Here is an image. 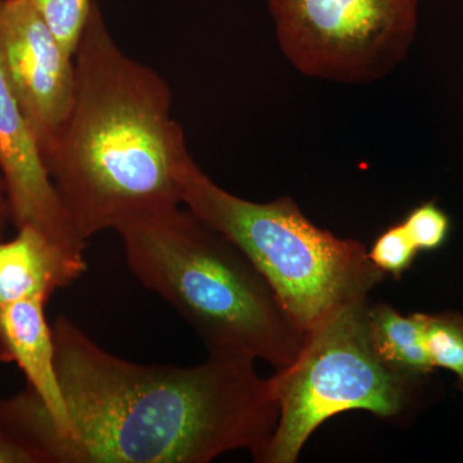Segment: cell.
I'll use <instances>...</instances> for the list:
<instances>
[{"mask_svg":"<svg viewBox=\"0 0 463 463\" xmlns=\"http://www.w3.org/2000/svg\"><path fill=\"white\" fill-rule=\"evenodd\" d=\"M179 183L183 206L251 260L306 335L340 307L370 297L385 279L364 243L317 227L291 197L241 199L216 184L192 156Z\"/></svg>","mask_w":463,"mask_h":463,"instance_id":"277c9868","label":"cell"},{"mask_svg":"<svg viewBox=\"0 0 463 463\" xmlns=\"http://www.w3.org/2000/svg\"><path fill=\"white\" fill-rule=\"evenodd\" d=\"M419 252L401 222L390 225L377 237L368 257L381 272L399 279L411 269Z\"/></svg>","mask_w":463,"mask_h":463,"instance_id":"5bb4252c","label":"cell"},{"mask_svg":"<svg viewBox=\"0 0 463 463\" xmlns=\"http://www.w3.org/2000/svg\"><path fill=\"white\" fill-rule=\"evenodd\" d=\"M367 319L374 350L390 368L414 377L434 373L425 344L426 313L403 316L389 304L370 303Z\"/></svg>","mask_w":463,"mask_h":463,"instance_id":"8fae6325","label":"cell"},{"mask_svg":"<svg viewBox=\"0 0 463 463\" xmlns=\"http://www.w3.org/2000/svg\"><path fill=\"white\" fill-rule=\"evenodd\" d=\"M32 3L63 48L75 56L94 0H32Z\"/></svg>","mask_w":463,"mask_h":463,"instance_id":"4fadbf2b","label":"cell"},{"mask_svg":"<svg viewBox=\"0 0 463 463\" xmlns=\"http://www.w3.org/2000/svg\"><path fill=\"white\" fill-rule=\"evenodd\" d=\"M0 61L45 161L74 106L75 56L32 0H0Z\"/></svg>","mask_w":463,"mask_h":463,"instance_id":"52a82bcc","label":"cell"},{"mask_svg":"<svg viewBox=\"0 0 463 463\" xmlns=\"http://www.w3.org/2000/svg\"><path fill=\"white\" fill-rule=\"evenodd\" d=\"M283 56L300 74L376 83L407 60L419 0H268Z\"/></svg>","mask_w":463,"mask_h":463,"instance_id":"8992f818","label":"cell"},{"mask_svg":"<svg viewBox=\"0 0 463 463\" xmlns=\"http://www.w3.org/2000/svg\"><path fill=\"white\" fill-rule=\"evenodd\" d=\"M0 170L7 190L11 222L32 227L72 254L84 255L52 182L41 148L0 61Z\"/></svg>","mask_w":463,"mask_h":463,"instance_id":"ba28073f","label":"cell"},{"mask_svg":"<svg viewBox=\"0 0 463 463\" xmlns=\"http://www.w3.org/2000/svg\"><path fill=\"white\" fill-rule=\"evenodd\" d=\"M74 106L48 173L79 239L181 206L191 157L165 79L128 56L94 2L75 52Z\"/></svg>","mask_w":463,"mask_h":463,"instance_id":"7a4b0ae2","label":"cell"},{"mask_svg":"<svg viewBox=\"0 0 463 463\" xmlns=\"http://www.w3.org/2000/svg\"><path fill=\"white\" fill-rule=\"evenodd\" d=\"M16 236L0 241V307L45 298L67 288L87 270L84 255H76L32 227L17 228Z\"/></svg>","mask_w":463,"mask_h":463,"instance_id":"30bf717a","label":"cell"},{"mask_svg":"<svg viewBox=\"0 0 463 463\" xmlns=\"http://www.w3.org/2000/svg\"><path fill=\"white\" fill-rule=\"evenodd\" d=\"M425 344L432 367L455 374L457 386L463 392L462 313H426Z\"/></svg>","mask_w":463,"mask_h":463,"instance_id":"7c38bea8","label":"cell"},{"mask_svg":"<svg viewBox=\"0 0 463 463\" xmlns=\"http://www.w3.org/2000/svg\"><path fill=\"white\" fill-rule=\"evenodd\" d=\"M0 463H39L38 458L16 439L0 430Z\"/></svg>","mask_w":463,"mask_h":463,"instance_id":"2e32d148","label":"cell"},{"mask_svg":"<svg viewBox=\"0 0 463 463\" xmlns=\"http://www.w3.org/2000/svg\"><path fill=\"white\" fill-rule=\"evenodd\" d=\"M11 221V212H9V203L7 190H5V178H3L2 170H0V241L5 237V225Z\"/></svg>","mask_w":463,"mask_h":463,"instance_id":"e0dca14e","label":"cell"},{"mask_svg":"<svg viewBox=\"0 0 463 463\" xmlns=\"http://www.w3.org/2000/svg\"><path fill=\"white\" fill-rule=\"evenodd\" d=\"M48 298H32L0 307V361L17 364L39 414L53 428L66 421L56 367L53 327L45 318Z\"/></svg>","mask_w":463,"mask_h":463,"instance_id":"9c48e42d","label":"cell"},{"mask_svg":"<svg viewBox=\"0 0 463 463\" xmlns=\"http://www.w3.org/2000/svg\"><path fill=\"white\" fill-rule=\"evenodd\" d=\"M52 327L65 423L45 421L27 389L0 399V430L39 463H207L237 449L255 458L272 438L279 405L255 362L138 364L67 317Z\"/></svg>","mask_w":463,"mask_h":463,"instance_id":"6da1fadb","label":"cell"},{"mask_svg":"<svg viewBox=\"0 0 463 463\" xmlns=\"http://www.w3.org/2000/svg\"><path fill=\"white\" fill-rule=\"evenodd\" d=\"M368 307L364 298L340 307L307 332L297 359L270 377L279 422L255 461L297 462L313 432L346 411L392 420L412 410L426 377L398 373L380 358Z\"/></svg>","mask_w":463,"mask_h":463,"instance_id":"5b68a950","label":"cell"},{"mask_svg":"<svg viewBox=\"0 0 463 463\" xmlns=\"http://www.w3.org/2000/svg\"><path fill=\"white\" fill-rule=\"evenodd\" d=\"M402 224L420 252L440 249L450 232L449 216L435 201H426L414 207Z\"/></svg>","mask_w":463,"mask_h":463,"instance_id":"9a60e30c","label":"cell"},{"mask_svg":"<svg viewBox=\"0 0 463 463\" xmlns=\"http://www.w3.org/2000/svg\"><path fill=\"white\" fill-rule=\"evenodd\" d=\"M139 282L199 335L210 356L267 362L297 359L307 335L260 270L231 240L185 206L116 228Z\"/></svg>","mask_w":463,"mask_h":463,"instance_id":"3957f363","label":"cell"}]
</instances>
